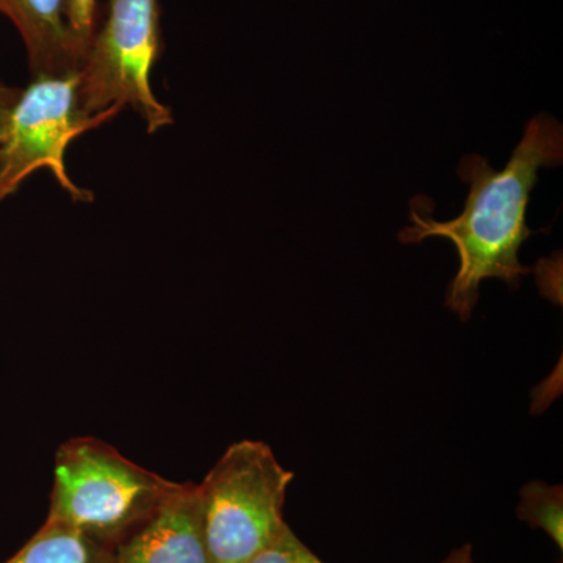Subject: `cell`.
I'll list each match as a JSON object with an SVG mask.
<instances>
[{
  "instance_id": "11",
  "label": "cell",
  "mask_w": 563,
  "mask_h": 563,
  "mask_svg": "<svg viewBox=\"0 0 563 563\" xmlns=\"http://www.w3.org/2000/svg\"><path fill=\"white\" fill-rule=\"evenodd\" d=\"M65 2L66 21H68L70 36H73L81 63H84L92 36L98 31V22H96L98 0H65Z\"/></svg>"
},
{
  "instance_id": "1",
  "label": "cell",
  "mask_w": 563,
  "mask_h": 563,
  "mask_svg": "<svg viewBox=\"0 0 563 563\" xmlns=\"http://www.w3.org/2000/svg\"><path fill=\"white\" fill-rule=\"evenodd\" d=\"M563 128L547 113L528 122L523 139L501 172H496L485 157L465 155L457 166L459 177L470 185L468 198L457 218L437 221L422 209L421 198L412 201V224L399 232V242L421 243L426 239H446L459 255V269L448 285L444 307L462 322L472 318L479 301L484 280L506 282L512 290L532 272L521 265V246L536 233L526 222L531 192L539 172L562 165Z\"/></svg>"
},
{
  "instance_id": "12",
  "label": "cell",
  "mask_w": 563,
  "mask_h": 563,
  "mask_svg": "<svg viewBox=\"0 0 563 563\" xmlns=\"http://www.w3.org/2000/svg\"><path fill=\"white\" fill-rule=\"evenodd\" d=\"M21 92V88L11 87V85L0 81V143L9 129L11 113H13Z\"/></svg>"
},
{
  "instance_id": "5",
  "label": "cell",
  "mask_w": 563,
  "mask_h": 563,
  "mask_svg": "<svg viewBox=\"0 0 563 563\" xmlns=\"http://www.w3.org/2000/svg\"><path fill=\"white\" fill-rule=\"evenodd\" d=\"M79 73L32 77L22 90L9 129L0 143V203L20 190L24 180L47 168L74 202H92L95 196L70 179L66 151L74 140L113 120L121 106L87 117L79 103Z\"/></svg>"
},
{
  "instance_id": "8",
  "label": "cell",
  "mask_w": 563,
  "mask_h": 563,
  "mask_svg": "<svg viewBox=\"0 0 563 563\" xmlns=\"http://www.w3.org/2000/svg\"><path fill=\"white\" fill-rule=\"evenodd\" d=\"M5 563H117V553L68 526L46 520Z\"/></svg>"
},
{
  "instance_id": "2",
  "label": "cell",
  "mask_w": 563,
  "mask_h": 563,
  "mask_svg": "<svg viewBox=\"0 0 563 563\" xmlns=\"http://www.w3.org/2000/svg\"><path fill=\"white\" fill-rule=\"evenodd\" d=\"M179 484L143 468L96 437L58 448L46 520L68 526L110 550L131 539Z\"/></svg>"
},
{
  "instance_id": "10",
  "label": "cell",
  "mask_w": 563,
  "mask_h": 563,
  "mask_svg": "<svg viewBox=\"0 0 563 563\" xmlns=\"http://www.w3.org/2000/svg\"><path fill=\"white\" fill-rule=\"evenodd\" d=\"M246 563H325L310 550L302 540L291 531L290 526H285L284 531L277 536L273 543L265 550L255 554Z\"/></svg>"
},
{
  "instance_id": "7",
  "label": "cell",
  "mask_w": 563,
  "mask_h": 563,
  "mask_svg": "<svg viewBox=\"0 0 563 563\" xmlns=\"http://www.w3.org/2000/svg\"><path fill=\"white\" fill-rule=\"evenodd\" d=\"M0 14L20 33L32 77L79 73L81 57L70 36L65 0H0Z\"/></svg>"
},
{
  "instance_id": "6",
  "label": "cell",
  "mask_w": 563,
  "mask_h": 563,
  "mask_svg": "<svg viewBox=\"0 0 563 563\" xmlns=\"http://www.w3.org/2000/svg\"><path fill=\"white\" fill-rule=\"evenodd\" d=\"M117 563H211L198 485L179 484L158 512L117 548Z\"/></svg>"
},
{
  "instance_id": "4",
  "label": "cell",
  "mask_w": 563,
  "mask_h": 563,
  "mask_svg": "<svg viewBox=\"0 0 563 563\" xmlns=\"http://www.w3.org/2000/svg\"><path fill=\"white\" fill-rule=\"evenodd\" d=\"M162 47L158 0H109L79 70L81 111L95 117L113 106L131 107L151 135L172 125V109L152 90Z\"/></svg>"
},
{
  "instance_id": "13",
  "label": "cell",
  "mask_w": 563,
  "mask_h": 563,
  "mask_svg": "<svg viewBox=\"0 0 563 563\" xmlns=\"http://www.w3.org/2000/svg\"><path fill=\"white\" fill-rule=\"evenodd\" d=\"M437 563H484L479 562L474 555V550L472 544L465 543L462 547L454 548L446 558L442 559V561Z\"/></svg>"
},
{
  "instance_id": "14",
  "label": "cell",
  "mask_w": 563,
  "mask_h": 563,
  "mask_svg": "<svg viewBox=\"0 0 563 563\" xmlns=\"http://www.w3.org/2000/svg\"><path fill=\"white\" fill-rule=\"evenodd\" d=\"M559 563H562V562H559Z\"/></svg>"
},
{
  "instance_id": "3",
  "label": "cell",
  "mask_w": 563,
  "mask_h": 563,
  "mask_svg": "<svg viewBox=\"0 0 563 563\" xmlns=\"http://www.w3.org/2000/svg\"><path fill=\"white\" fill-rule=\"evenodd\" d=\"M295 474L269 444H231L198 485L203 540L211 563H246L284 531V506Z\"/></svg>"
},
{
  "instance_id": "9",
  "label": "cell",
  "mask_w": 563,
  "mask_h": 563,
  "mask_svg": "<svg viewBox=\"0 0 563 563\" xmlns=\"http://www.w3.org/2000/svg\"><path fill=\"white\" fill-rule=\"evenodd\" d=\"M518 520L539 529L563 550V488L562 485L532 481L518 493Z\"/></svg>"
}]
</instances>
